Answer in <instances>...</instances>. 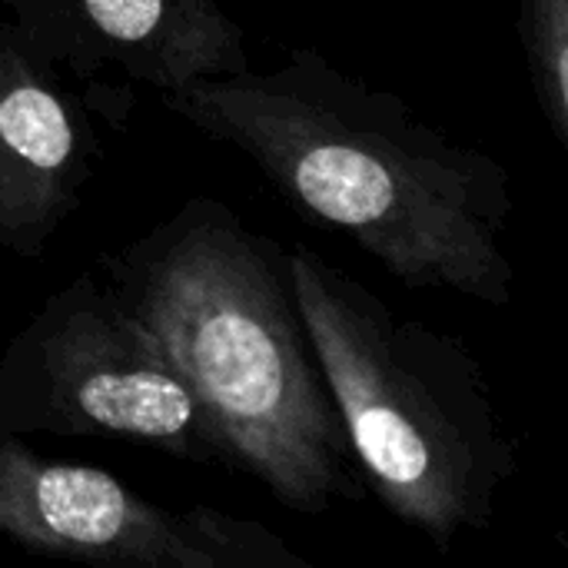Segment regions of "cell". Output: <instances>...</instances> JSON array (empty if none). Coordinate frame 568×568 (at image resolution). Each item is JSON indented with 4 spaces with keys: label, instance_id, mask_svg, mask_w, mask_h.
I'll return each instance as SVG.
<instances>
[{
    "label": "cell",
    "instance_id": "cell-2",
    "mask_svg": "<svg viewBox=\"0 0 568 568\" xmlns=\"http://www.w3.org/2000/svg\"><path fill=\"white\" fill-rule=\"evenodd\" d=\"M97 263L193 389L223 466L303 516L363 499L280 243L223 200L190 196Z\"/></svg>",
    "mask_w": 568,
    "mask_h": 568
},
{
    "label": "cell",
    "instance_id": "cell-1",
    "mask_svg": "<svg viewBox=\"0 0 568 568\" xmlns=\"http://www.w3.org/2000/svg\"><path fill=\"white\" fill-rule=\"evenodd\" d=\"M160 100L406 290L513 303L516 270L503 250L513 173L426 123L396 90L339 70L316 47H290L273 70L203 77Z\"/></svg>",
    "mask_w": 568,
    "mask_h": 568
},
{
    "label": "cell",
    "instance_id": "cell-3",
    "mask_svg": "<svg viewBox=\"0 0 568 568\" xmlns=\"http://www.w3.org/2000/svg\"><path fill=\"white\" fill-rule=\"evenodd\" d=\"M296 306L343 419L353 459L403 526L449 552L493 526L519 473L483 363L453 333L399 316L310 246L290 253Z\"/></svg>",
    "mask_w": 568,
    "mask_h": 568
},
{
    "label": "cell",
    "instance_id": "cell-5",
    "mask_svg": "<svg viewBox=\"0 0 568 568\" xmlns=\"http://www.w3.org/2000/svg\"><path fill=\"white\" fill-rule=\"evenodd\" d=\"M0 532L33 556L136 568H313L263 523L170 509L123 479L0 436Z\"/></svg>",
    "mask_w": 568,
    "mask_h": 568
},
{
    "label": "cell",
    "instance_id": "cell-4",
    "mask_svg": "<svg viewBox=\"0 0 568 568\" xmlns=\"http://www.w3.org/2000/svg\"><path fill=\"white\" fill-rule=\"evenodd\" d=\"M0 436H93L223 466L193 389L97 273L50 293L0 356Z\"/></svg>",
    "mask_w": 568,
    "mask_h": 568
},
{
    "label": "cell",
    "instance_id": "cell-6",
    "mask_svg": "<svg viewBox=\"0 0 568 568\" xmlns=\"http://www.w3.org/2000/svg\"><path fill=\"white\" fill-rule=\"evenodd\" d=\"M23 40L77 83L87 110L126 126L143 93L250 70L246 33L216 0H0Z\"/></svg>",
    "mask_w": 568,
    "mask_h": 568
},
{
    "label": "cell",
    "instance_id": "cell-7",
    "mask_svg": "<svg viewBox=\"0 0 568 568\" xmlns=\"http://www.w3.org/2000/svg\"><path fill=\"white\" fill-rule=\"evenodd\" d=\"M100 163L83 100L7 20L0 23V246L47 253Z\"/></svg>",
    "mask_w": 568,
    "mask_h": 568
},
{
    "label": "cell",
    "instance_id": "cell-8",
    "mask_svg": "<svg viewBox=\"0 0 568 568\" xmlns=\"http://www.w3.org/2000/svg\"><path fill=\"white\" fill-rule=\"evenodd\" d=\"M519 40L532 93L556 143L568 146V0H519Z\"/></svg>",
    "mask_w": 568,
    "mask_h": 568
}]
</instances>
